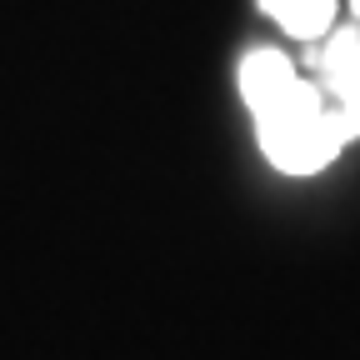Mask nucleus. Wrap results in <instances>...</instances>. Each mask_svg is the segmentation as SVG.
<instances>
[{
    "label": "nucleus",
    "mask_w": 360,
    "mask_h": 360,
    "mask_svg": "<svg viewBox=\"0 0 360 360\" xmlns=\"http://www.w3.org/2000/svg\"><path fill=\"white\" fill-rule=\"evenodd\" d=\"M260 146H265L270 160H276L281 170H290V175L321 170L340 150V135L330 130V105L315 115V120H276V125H260Z\"/></svg>",
    "instance_id": "nucleus-1"
},
{
    "label": "nucleus",
    "mask_w": 360,
    "mask_h": 360,
    "mask_svg": "<svg viewBox=\"0 0 360 360\" xmlns=\"http://www.w3.org/2000/svg\"><path fill=\"white\" fill-rule=\"evenodd\" d=\"M315 65H321V80H326V90L335 101L360 105V25L330 35V45L315 56Z\"/></svg>",
    "instance_id": "nucleus-2"
},
{
    "label": "nucleus",
    "mask_w": 360,
    "mask_h": 360,
    "mask_svg": "<svg viewBox=\"0 0 360 360\" xmlns=\"http://www.w3.org/2000/svg\"><path fill=\"white\" fill-rule=\"evenodd\" d=\"M290 80H295V70H290V60L276 56V51H255V56L240 65V90H245L250 110H265Z\"/></svg>",
    "instance_id": "nucleus-3"
},
{
    "label": "nucleus",
    "mask_w": 360,
    "mask_h": 360,
    "mask_svg": "<svg viewBox=\"0 0 360 360\" xmlns=\"http://www.w3.org/2000/svg\"><path fill=\"white\" fill-rule=\"evenodd\" d=\"M265 6V15H276L290 35H300V40H315V35H326L330 30V15H335V6L330 0H260Z\"/></svg>",
    "instance_id": "nucleus-4"
},
{
    "label": "nucleus",
    "mask_w": 360,
    "mask_h": 360,
    "mask_svg": "<svg viewBox=\"0 0 360 360\" xmlns=\"http://www.w3.org/2000/svg\"><path fill=\"white\" fill-rule=\"evenodd\" d=\"M350 11H355V20H360V0H350Z\"/></svg>",
    "instance_id": "nucleus-5"
}]
</instances>
